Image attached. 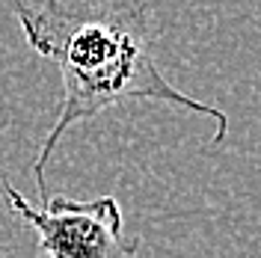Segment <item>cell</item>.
<instances>
[{
  "mask_svg": "<svg viewBox=\"0 0 261 258\" xmlns=\"http://www.w3.org/2000/svg\"><path fill=\"white\" fill-rule=\"evenodd\" d=\"M36 54L48 57L63 78V101L48 140L33 163V181L42 205L48 202L45 166L68 128L98 113L128 104L158 101L211 119V145L228 134V116L196 101L166 81L151 50L148 0H0Z\"/></svg>",
  "mask_w": 261,
  "mask_h": 258,
  "instance_id": "6da1fadb",
  "label": "cell"
},
{
  "mask_svg": "<svg viewBox=\"0 0 261 258\" xmlns=\"http://www.w3.org/2000/svg\"><path fill=\"white\" fill-rule=\"evenodd\" d=\"M6 202L39 235V249L48 258H130L134 243L122 231V208L116 196L68 199L54 196L33 208L15 187L0 178Z\"/></svg>",
  "mask_w": 261,
  "mask_h": 258,
  "instance_id": "7a4b0ae2",
  "label": "cell"
}]
</instances>
